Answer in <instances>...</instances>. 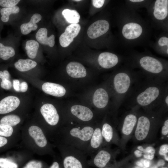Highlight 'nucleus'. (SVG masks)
<instances>
[{
	"label": "nucleus",
	"instance_id": "nucleus-1",
	"mask_svg": "<svg viewBox=\"0 0 168 168\" xmlns=\"http://www.w3.org/2000/svg\"><path fill=\"white\" fill-rule=\"evenodd\" d=\"M119 35L121 42L127 46L145 42L149 36L150 26L135 11L125 5L119 7Z\"/></svg>",
	"mask_w": 168,
	"mask_h": 168
},
{
	"label": "nucleus",
	"instance_id": "nucleus-2",
	"mask_svg": "<svg viewBox=\"0 0 168 168\" xmlns=\"http://www.w3.org/2000/svg\"><path fill=\"white\" fill-rule=\"evenodd\" d=\"M20 144L23 148L40 156L56 154L54 146L39 123H29L22 126Z\"/></svg>",
	"mask_w": 168,
	"mask_h": 168
},
{
	"label": "nucleus",
	"instance_id": "nucleus-3",
	"mask_svg": "<svg viewBox=\"0 0 168 168\" xmlns=\"http://www.w3.org/2000/svg\"><path fill=\"white\" fill-rule=\"evenodd\" d=\"M95 125L68 124L63 125L52 142H57L77 148L85 153Z\"/></svg>",
	"mask_w": 168,
	"mask_h": 168
},
{
	"label": "nucleus",
	"instance_id": "nucleus-4",
	"mask_svg": "<svg viewBox=\"0 0 168 168\" xmlns=\"http://www.w3.org/2000/svg\"><path fill=\"white\" fill-rule=\"evenodd\" d=\"M133 91L132 102L142 107L158 105L168 88L165 81L148 78Z\"/></svg>",
	"mask_w": 168,
	"mask_h": 168
},
{
	"label": "nucleus",
	"instance_id": "nucleus-5",
	"mask_svg": "<svg viewBox=\"0 0 168 168\" xmlns=\"http://www.w3.org/2000/svg\"><path fill=\"white\" fill-rule=\"evenodd\" d=\"M131 66L140 68L148 78L166 81L168 76V62L149 54H133Z\"/></svg>",
	"mask_w": 168,
	"mask_h": 168
},
{
	"label": "nucleus",
	"instance_id": "nucleus-6",
	"mask_svg": "<svg viewBox=\"0 0 168 168\" xmlns=\"http://www.w3.org/2000/svg\"><path fill=\"white\" fill-rule=\"evenodd\" d=\"M130 68L123 67L119 69L113 79V86L115 102L119 105L130 92L136 80Z\"/></svg>",
	"mask_w": 168,
	"mask_h": 168
},
{
	"label": "nucleus",
	"instance_id": "nucleus-7",
	"mask_svg": "<svg viewBox=\"0 0 168 168\" xmlns=\"http://www.w3.org/2000/svg\"><path fill=\"white\" fill-rule=\"evenodd\" d=\"M53 144L58 150L63 168H89L87 155L75 147L54 142Z\"/></svg>",
	"mask_w": 168,
	"mask_h": 168
},
{
	"label": "nucleus",
	"instance_id": "nucleus-8",
	"mask_svg": "<svg viewBox=\"0 0 168 168\" xmlns=\"http://www.w3.org/2000/svg\"><path fill=\"white\" fill-rule=\"evenodd\" d=\"M147 10L153 25L168 32V0H152Z\"/></svg>",
	"mask_w": 168,
	"mask_h": 168
},
{
	"label": "nucleus",
	"instance_id": "nucleus-9",
	"mask_svg": "<svg viewBox=\"0 0 168 168\" xmlns=\"http://www.w3.org/2000/svg\"><path fill=\"white\" fill-rule=\"evenodd\" d=\"M71 115L81 122L82 124H92L90 122L92 121L94 116L93 111L86 106L80 105H75L70 109Z\"/></svg>",
	"mask_w": 168,
	"mask_h": 168
},
{
	"label": "nucleus",
	"instance_id": "nucleus-10",
	"mask_svg": "<svg viewBox=\"0 0 168 168\" xmlns=\"http://www.w3.org/2000/svg\"><path fill=\"white\" fill-rule=\"evenodd\" d=\"M90 156V159L88 160L89 166L104 168L110 161L111 154L108 150L102 149L98 150Z\"/></svg>",
	"mask_w": 168,
	"mask_h": 168
},
{
	"label": "nucleus",
	"instance_id": "nucleus-11",
	"mask_svg": "<svg viewBox=\"0 0 168 168\" xmlns=\"http://www.w3.org/2000/svg\"><path fill=\"white\" fill-rule=\"evenodd\" d=\"M110 27L109 22L106 20L101 19L96 21L88 27L87 34L91 39L99 37L106 34Z\"/></svg>",
	"mask_w": 168,
	"mask_h": 168
},
{
	"label": "nucleus",
	"instance_id": "nucleus-12",
	"mask_svg": "<svg viewBox=\"0 0 168 168\" xmlns=\"http://www.w3.org/2000/svg\"><path fill=\"white\" fill-rule=\"evenodd\" d=\"M98 61L99 65L104 69H110L119 65L122 58L119 55L110 52H103L99 55Z\"/></svg>",
	"mask_w": 168,
	"mask_h": 168
},
{
	"label": "nucleus",
	"instance_id": "nucleus-13",
	"mask_svg": "<svg viewBox=\"0 0 168 168\" xmlns=\"http://www.w3.org/2000/svg\"><path fill=\"white\" fill-rule=\"evenodd\" d=\"M81 28L80 25L78 23L71 24L68 26L59 38L60 45L63 47L68 46L78 34Z\"/></svg>",
	"mask_w": 168,
	"mask_h": 168
},
{
	"label": "nucleus",
	"instance_id": "nucleus-14",
	"mask_svg": "<svg viewBox=\"0 0 168 168\" xmlns=\"http://www.w3.org/2000/svg\"><path fill=\"white\" fill-rule=\"evenodd\" d=\"M103 139L101 128L96 126L85 152L86 154L90 156L97 151L102 145Z\"/></svg>",
	"mask_w": 168,
	"mask_h": 168
},
{
	"label": "nucleus",
	"instance_id": "nucleus-15",
	"mask_svg": "<svg viewBox=\"0 0 168 168\" xmlns=\"http://www.w3.org/2000/svg\"><path fill=\"white\" fill-rule=\"evenodd\" d=\"M7 158H0V168H19V163L23 161L22 153L18 150H13Z\"/></svg>",
	"mask_w": 168,
	"mask_h": 168
},
{
	"label": "nucleus",
	"instance_id": "nucleus-16",
	"mask_svg": "<svg viewBox=\"0 0 168 168\" xmlns=\"http://www.w3.org/2000/svg\"><path fill=\"white\" fill-rule=\"evenodd\" d=\"M150 126L149 119L145 116H141L138 119L135 135L136 139L141 141L147 135Z\"/></svg>",
	"mask_w": 168,
	"mask_h": 168
},
{
	"label": "nucleus",
	"instance_id": "nucleus-17",
	"mask_svg": "<svg viewBox=\"0 0 168 168\" xmlns=\"http://www.w3.org/2000/svg\"><path fill=\"white\" fill-rule=\"evenodd\" d=\"M19 99L14 96H9L0 101V114L9 113L14 111L20 104Z\"/></svg>",
	"mask_w": 168,
	"mask_h": 168
},
{
	"label": "nucleus",
	"instance_id": "nucleus-18",
	"mask_svg": "<svg viewBox=\"0 0 168 168\" xmlns=\"http://www.w3.org/2000/svg\"><path fill=\"white\" fill-rule=\"evenodd\" d=\"M153 48L159 54L168 57V32L163 31L160 35L153 44Z\"/></svg>",
	"mask_w": 168,
	"mask_h": 168
},
{
	"label": "nucleus",
	"instance_id": "nucleus-19",
	"mask_svg": "<svg viewBox=\"0 0 168 168\" xmlns=\"http://www.w3.org/2000/svg\"><path fill=\"white\" fill-rule=\"evenodd\" d=\"M109 99V95L107 91L103 88H99L94 92L93 103L98 109H104L107 105Z\"/></svg>",
	"mask_w": 168,
	"mask_h": 168
},
{
	"label": "nucleus",
	"instance_id": "nucleus-20",
	"mask_svg": "<svg viewBox=\"0 0 168 168\" xmlns=\"http://www.w3.org/2000/svg\"><path fill=\"white\" fill-rule=\"evenodd\" d=\"M66 71L68 75L74 78H80L85 77L86 70L84 67L81 63L72 62L66 66Z\"/></svg>",
	"mask_w": 168,
	"mask_h": 168
},
{
	"label": "nucleus",
	"instance_id": "nucleus-21",
	"mask_svg": "<svg viewBox=\"0 0 168 168\" xmlns=\"http://www.w3.org/2000/svg\"><path fill=\"white\" fill-rule=\"evenodd\" d=\"M42 88L45 93L56 97L63 96L66 92L65 89L62 85L49 82L44 83Z\"/></svg>",
	"mask_w": 168,
	"mask_h": 168
},
{
	"label": "nucleus",
	"instance_id": "nucleus-22",
	"mask_svg": "<svg viewBox=\"0 0 168 168\" xmlns=\"http://www.w3.org/2000/svg\"><path fill=\"white\" fill-rule=\"evenodd\" d=\"M42 16L39 14L35 13L33 15L30 21L21 25L20 29L21 33L23 35H27L32 30H35L38 28L36 23L41 19Z\"/></svg>",
	"mask_w": 168,
	"mask_h": 168
},
{
	"label": "nucleus",
	"instance_id": "nucleus-23",
	"mask_svg": "<svg viewBox=\"0 0 168 168\" xmlns=\"http://www.w3.org/2000/svg\"><path fill=\"white\" fill-rule=\"evenodd\" d=\"M47 29L45 28L40 29L36 33L35 37L37 40L40 43L53 47L55 44L54 35L52 34L47 37Z\"/></svg>",
	"mask_w": 168,
	"mask_h": 168
},
{
	"label": "nucleus",
	"instance_id": "nucleus-24",
	"mask_svg": "<svg viewBox=\"0 0 168 168\" xmlns=\"http://www.w3.org/2000/svg\"><path fill=\"white\" fill-rule=\"evenodd\" d=\"M21 128L0 123V136L6 138L21 137Z\"/></svg>",
	"mask_w": 168,
	"mask_h": 168
},
{
	"label": "nucleus",
	"instance_id": "nucleus-25",
	"mask_svg": "<svg viewBox=\"0 0 168 168\" xmlns=\"http://www.w3.org/2000/svg\"><path fill=\"white\" fill-rule=\"evenodd\" d=\"M137 122V117L134 114H129L125 117L122 128V132L128 135L132 132Z\"/></svg>",
	"mask_w": 168,
	"mask_h": 168
},
{
	"label": "nucleus",
	"instance_id": "nucleus-26",
	"mask_svg": "<svg viewBox=\"0 0 168 168\" xmlns=\"http://www.w3.org/2000/svg\"><path fill=\"white\" fill-rule=\"evenodd\" d=\"M21 118L20 116L12 114L4 116L0 120V123L13 127L21 128L22 127Z\"/></svg>",
	"mask_w": 168,
	"mask_h": 168
},
{
	"label": "nucleus",
	"instance_id": "nucleus-27",
	"mask_svg": "<svg viewBox=\"0 0 168 168\" xmlns=\"http://www.w3.org/2000/svg\"><path fill=\"white\" fill-rule=\"evenodd\" d=\"M37 64L36 62L30 59H20L15 63L14 66L19 71L25 72L35 68Z\"/></svg>",
	"mask_w": 168,
	"mask_h": 168
},
{
	"label": "nucleus",
	"instance_id": "nucleus-28",
	"mask_svg": "<svg viewBox=\"0 0 168 168\" xmlns=\"http://www.w3.org/2000/svg\"><path fill=\"white\" fill-rule=\"evenodd\" d=\"M152 0H128L125 1V6L135 11L140 8L145 7L147 9Z\"/></svg>",
	"mask_w": 168,
	"mask_h": 168
},
{
	"label": "nucleus",
	"instance_id": "nucleus-29",
	"mask_svg": "<svg viewBox=\"0 0 168 168\" xmlns=\"http://www.w3.org/2000/svg\"><path fill=\"white\" fill-rule=\"evenodd\" d=\"M62 14L66 21L71 24L77 23L79 22L80 15L75 10L65 9L62 11Z\"/></svg>",
	"mask_w": 168,
	"mask_h": 168
},
{
	"label": "nucleus",
	"instance_id": "nucleus-30",
	"mask_svg": "<svg viewBox=\"0 0 168 168\" xmlns=\"http://www.w3.org/2000/svg\"><path fill=\"white\" fill-rule=\"evenodd\" d=\"M39 47L38 42L34 40H30L26 41L25 49L28 56L30 58H34L36 56Z\"/></svg>",
	"mask_w": 168,
	"mask_h": 168
},
{
	"label": "nucleus",
	"instance_id": "nucleus-31",
	"mask_svg": "<svg viewBox=\"0 0 168 168\" xmlns=\"http://www.w3.org/2000/svg\"><path fill=\"white\" fill-rule=\"evenodd\" d=\"M101 131L103 139L107 142H110L114 136V130L112 126L108 123H104L102 126Z\"/></svg>",
	"mask_w": 168,
	"mask_h": 168
},
{
	"label": "nucleus",
	"instance_id": "nucleus-32",
	"mask_svg": "<svg viewBox=\"0 0 168 168\" xmlns=\"http://www.w3.org/2000/svg\"><path fill=\"white\" fill-rule=\"evenodd\" d=\"M19 8L17 6L2 8L0 11V13L2 16L1 17V20L4 22H7L11 14L17 13L19 12Z\"/></svg>",
	"mask_w": 168,
	"mask_h": 168
},
{
	"label": "nucleus",
	"instance_id": "nucleus-33",
	"mask_svg": "<svg viewBox=\"0 0 168 168\" xmlns=\"http://www.w3.org/2000/svg\"><path fill=\"white\" fill-rule=\"evenodd\" d=\"M15 53V50L12 47L5 46L0 43V58L4 60H7L13 57Z\"/></svg>",
	"mask_w": 168,
	"mask_h": 168
},
{
	"label": "nucleus",
	"instance_id": "nucleus-34",
	"mask_svg": "<svg viewBox=\"0 0 168 168\" xmlns=\"http://www.w3.org/2000/svg\"><path fill=\"white\" fill-rule=\"evenodd\" d=\"M22 168H48L43 161L37 160H31L27 162Z\"/></svg>",
	"mask_w": 168,
	"mask_h": 168
},
{
	"label": "nucleus",
	"instance_id": "nucleus-35",
	"mask_svg": "<svg viewBox=\"0 0 168 168\" xmlns=\"http://www.w3.org/2000/svg\"><path fill=\"white\" fill-rule=\"evenodd\" d=\"M20 1L19 0H0V5L4 7H11L16 6Z\"/></svg>",
	"mask_w": 168,
	"mask_h": 168
},
{
	"label": "nucleus",
	"instance_id": "nucleus-36",
	"mask_svg": "<svg viewBox=\"0 0 168 168\" xmlns=\"http://www.w3.org/2000/svg\"><path fill=\"white\" fill-rule=\"evenodd\" d=\"M53 161L48 168H63L61 157L56 154L53 156Z\"/></svg>",
	"mask_w": 168,
	"mask_h": 168
},
{
	"label": "nucleus",
	"instance_id": "nucleus-37",
	"mask_svg": "<svg viewBox=\"0 0 168 168\" xmlns=\"http://www.w3.org/2000/svg\"><path fill=\"white\" fill-rule=\"evenodd\" d=\"M12 86L11 82L8 79H4L2 80V81L1 83V87L5 89H10Z\"/></svg>",
	"mask_w": 168,
	"mask_h": 168
},
{
	"label": "nucleus",
	"instance_id": "nucleus-38",
	"mask_svg": "<svg viewBox=\"0 0 168 168\" xmlns=\"http://www.w3.org/2000/svg\"><path fill=\"white\" fill-rule=\"evenodd\" d=\"M92 1L93 6L97 8H101L104 5L105 2V0H93Z\"/></svg>",
	"mask_w": 168,
	"mask_h": 168
},
{
	"label": "nucleus",
	"instance_id": "nucleus-39",
	"mask_svg": "<svg viewBox=\"0 0 168 168\" xmlns=\"http://www.w3.org/2000/svg\"><path fill=\"white\" fill-rule=\"evenodd\" d=\"M168 152V145L164 144L162 145L160 149L159 153L161 155H163L165 157L167 156L166 153Z\"/></svg>",
	"mask_w": 168,
	"mask_h": 168
},
{
	"label": "nucleus",
	"instance_id": "nucleus-40",
	"mask_svg": "<svg viewBox=\"0 0 168 168\" xmlns=\"http://www.w3.org/2000/svg\"><path fill=\"white\" fill-rule=\"evenodd\" d=\"M10 77V74L7 70H4L3 72L0 71V78L2 80L7 79L9 80Z\"/></svg>",
	"mask_w": 168,
	"mask_h": 168
},
{
	"label": "nucleus",
	"instance_id": "nucleus-41",
	"mask_svg": "<svg viewBox=\"0 0 168 168\" xmlns=\"http://www.w3.org/2000/svg\"><path fill=\"white\" fill-rule=\"evenodd\" d=\"M162 133L164 135H167L168 133V119L165 120L164 125L162 128Z\"/></svg>",
	"mask_w": 168,
	"mask_h": 168
},
{
	"label": "nucleus",
	"instance_id": "nucleus-42",
	"mask_svg": "<svg viewBox=\"0 0 168 168\" xmlns=\"http://www.w3.org/2000/svg\"><path fill=\"white\" fill-rule=\"evenodd\" d=\"M13 86L15 90L17 91H20V85L19 81L17 79L14 80L13 81Z\"/></svg>",
	"mask_w": 168,
	"mask_h": 168
},
{
	"label": "nucleus",
	"instance_id": "nucleus-43",
	"mask_svg": "<svg viewBox=\"0 0 168 168\" xmlns=\"http://www.w3.org/2000/svg\"><path fill=\"white\" fill-rule=\"evenodd\" d=\"M143 152L146 153L147 154L153 155L155 154V150L153 147H148L144 149Z\"/></svg>",
	"mask_w": 168,
	"mask_h": 168
},
{
	"label": "nucleus",
	"instance_id": "nucleus-44",
	"mask_svg": "<svg viewBox=\"0 0 168 168\" xmlns=\"http://www.w3.org/2000/svg\"><path fill=\"white\" fill-rule=\"evenodd\" d=\"M28 85L26 82H23L20 84V91L22 92H26L28 89Z\"/></svg>",
	"mask_w": 168,
	"mask_h": 168
},
{
	"label": "nucleus",
	"instance_id": "nucleus-45",
	"mask_svg": "<svg viewBox=\"0 0 168 168\" xmlns=\"http://www.w3.org/2000/svg\"><path fill=\"white\" fill-rule=\"evenodd\" d=\"M141 161L142 162V164H143L144 166L146 167H148L150 165V162L146 160L142 159L141 160Z\"/></svg>",
	"mask_w": 168,
	"mask_h": 168
},
{
	"label": "nucleus",
	"instance_id": "nucleus-46",
	"mask_svg": "<svg viewBox=\"0 0 168 168\" xmlns=\"http://www.w3.org/2000/svg\"><path fill=\"white\" fill-rule=\"evenodd\" d=\"M144 157L146 159L151 160H152L154 158V154H145L144 155Z\"/></svg>",
	"mask_w": 168,
	"mask_h": 168
},
{
	"label": "nucleus",
	"instance_id": "nucleus-47",
	"mask_svg": "<svg viewBox=\"0 0 168 168\" xmlns=\"http://www.w3.org/2000/svg\"><path fill=\"white\" fill-rule=\"evenodd\" d=\"M135 155L137 157H140L142 156V152L140 151L137 150L134 152Z\"/></svg>",
	"mask_w": 168,
	"mask_h": 168
},
{
	"label": "nucleus",
	"instance_id": "nucleus-48",
	"mask_svg": "<svg viewBox=\"0 0 168 168\" xmlns=\"http://www.w3.org/2000/svg\"><path fill=\"white\" fill-rule=\"evenodd\" d=\"M165 164V161L162 160H160L158 162L157 165L158 166H163Z\"/></svg>",
	"mask_w": 168,
	"mask_h": 168
},
{
	"label": "nucleus",
	"instance_id": "nucleus-49",
	"mask_svg": "<svg viewBox=\"0 0 168 168\" xmlns=\"http://www.w3.org/2000/svg\"><path fill=\"white\" fill-rule=\"evenodd\" d=\"M136 164L139 166L143 167V164L141 161H138L136 162Z\"/></svg>",
	"mask_w": 168,
	"mask_h": 168
},
{
	"label": "nucleus",
	"instance_id": "nucleus-50",
	"mask_svg": "<svg viewBox=\"0 0 168 168\" xmlns=\"http://www.w3.org/2000/svg\"><path fill=\"white\" fill-rule=\"evenodd\" d=\"M138 149L140 150L141 151L143 152L144 151V149L143 147L141 146H139L137 147Z\"/></svg>",
	"mask_w": 168,
	"mask_h": 168
},
{
	"label": "nucleus",
	"instance_id": "nucleus-51",
	"mask_svg": "<svg viewBox=\"0 0 168 168\" xmlns=\"http://www.w3.org/2000/svg\"><path fill=\"white\" fill-rule=\"evenodd\" d=\"M82 0H74V1H76V2H80V1H81Z\"/></svg>",
	"mask_w": 168,
	"mask_h": 168
},
{
	"label": "nucleus",
	"instance_id": "nucleus-52",
	"mask_svg": "<svg viewBox=\"0 0 168 168\" xmlns=\"http://www.w3.org/2000/svg\"><path fill=\"white\" fill-rule=\"evenodd\" d=\"M151 168H157V166H155L154 167H152Z\"/></svg>",
	"mask_w": 168,
	"mask_h": 168
},
{
	"label": "nucleus",
	"instance_id": "nucleus-53",
	"mask_svg": "<svg viewBox=\"0 0 168 168\" xmlns=\"http://www.w3.org/2000/svg\"><path fill=\"white\" fill-rule=\"evenodd\" d=\"M134 168H140L139 167H135Z\"/></svg>",
	"mask_w": 168,
	"mask_h": 168
},
{
	"label": "nucleus",
	"instance_id": "nucleus-54",
	"mask_svg": "<svg viewBox=\"0 0 168 168\" xmlns=\"http://www.w3.org/2000/svg\"><path fill=\"white\" fill-rule=\"evenodd\" d=\"M162 168H168L167 167H163Z\"/></svg>",
	"mask_w": 168,
	"mask_h": 168
},
{
	"label": "nucleus",
	"instance_id": "nucleus-55",
	"mask_svg": "<svg viewBox=\"0 0 168 168\" xmlns=\"http://www.w3.org/2000/svg\"></svg>",
	"mask_w": 168,
	"mask_h": 168
}]
</instances>
